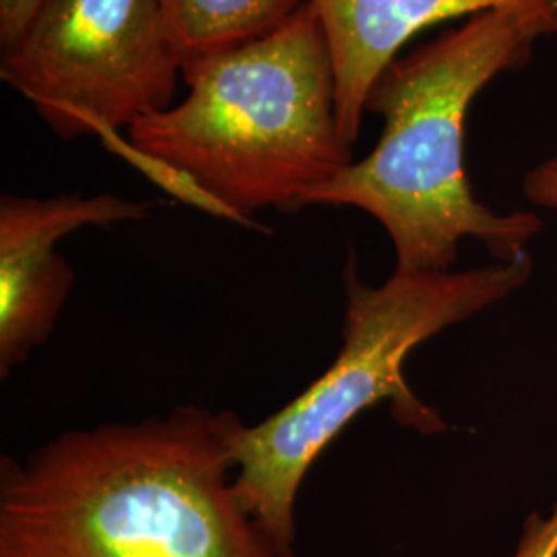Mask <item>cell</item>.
I'll return each instance as SVG.
<instances>
[{
  "instance_id": "cell-1",
  "label": "cell",
  "mask_w": 557,
  "mask_h": 557,
  "mask_svg": "<svg viewBox=\"0 0 557 557\" xmlns=\"http://www.w3.org/2000/svg\"><path fill=\"white\" fill-rule=\"evenodd\" d=\"M232 411L182 405L0 460V557H298L239 498Z\"/></svg>"
},
{
  "instance_id": "cell-2",
  "label": "cell",
  "mask_w": 557,
  "mask_h": 557,
  "mask_svg": "<svg viewBox=\"0 0 557 557\" xmlns=\"http://www.w3.org/2000/svg\"><path fill=\"white\" fill-rule=\"evenodd\" d=\"M557 36V0H524L479 13L398 57L374 85L366 112L384 120L379 145L306 207H354L379 221L398 271H453L460 244L478 239L492 259L529 255L543 230L531 211L498 213L465 172V124L479 94L524 69L539 41Z\"/></svg>"
},
{
  "instance_id": "cell-3",
  "label": "cell",
  "mask_w": 557,
  "mask_h": 557,
  "mask_svg": "<svg viewBox=\"0 0 557 557\" xmlns=\"http://www.w3.org/2000/svg\"><path fill=\"white\" fill-rule=\"evenodd\" d=\"M184 100L135 122L124 158L174 197L259 227V211L296 213L354 163L312 0L277 32L182 69Z\"/></svg>"
},
{
  "instance_id": "cell-4",
  "label": "cell",
  "mask_w": 557,
  "mask_h": 557,
  "mask_svg": "<svg viewBox=\"0 0 557 557\" xmlns=\"http://www.w3.org/2000/svg\"><path fill=\"white\" fill-rule=\"evenodd\" d=\"M533 273L531 255L467 271H398L366 285L354 260L345 269V320L335 361L283 409L248 425L236 418L230 448L244 506L278 539L296 543V502L314 460L366 409L391 403L393 418L419 434L446 423L405 380L421 343L518 292Z\"/></svg>"
},
{
  "instance_id": "cell-5",
  "label": "cell",
  "mask_w": 557,
  "mask_h": 557,
  "mask_svg": "<svg viewBox=\"0 0 557 557\" xmlns=\"http://www.w3.org/2000/svg\"><path fill=\"white\" fill-rule=\"evenodd\" d=\"M0 79L60 139L94 135L120 153L122 128L174 106L182 60L160 0H44L2 46Z\"/></svg>"
},
{
  "instance_id": "cell-6",
  "label": "cell",
  "mask_w": 557,
  "mask_h": 557,
  "mask_svg": "<svg viewBox=\"0 0 557 557\" xmlns=\"http://www.w3.org/2000/svg\"><path fill=\"white\" fill-rule=\"evenodd\" d=\"M149 202L116 195L0 199V376L9 379L54 333L75 285V271L57 252L83 227L145 220Z\"/></svg>"
},
{
  "instance_id": "cell-7",
  "label": "cell",
  "mask_w": 557,
  "mask_h": 557,
  "mask_svg": "<svg viewBox=\"0 0 557 557\" xmlns=\"http://www.w3.org/2000/svg\"><path fill=\"white\" fill-rule=\"evenodd\" d=\"M333 57L343 139L358 140L368 98L403 48L428 27L524 0H312Z\"/></svg>"
},
{
  "instance_id": "cell-8",
  "label": "cell",
  "mask_w": 557,
  "mask_h": 557,
  "mask_svg": "<svg viewBox=\"0 0 557 557\" xmlns=\"http://www.w3.org/2000/svg\"><path fill=\"white\" fill-rule=\"evenodd\" d=\"M306 0H160L182 69L260 40L283 27Z\"/></svg>"
},
{
  "instance_id": "cell-9",
  "label": "cell",
  "mask_w": 557,
  "mask_h": 557,
  "mask_svg": "<svg viewBox=\"0 0 557 557\" xmlns=\"http://www.w3.org/2000/svg\"><path fill=\"white\" fill-rule=\"evenodd\" d=\"M512 557H557V502L549 515L527 518Z\"/></svg>"
},
{
  "instance_id": "cell-10",
  "label": "cell",
  "mask_w": 557,
  "mask_h": 557,
  "mask_svg": "<svg viewBox=\"0 0 557 557\" xmlns=\"http://www.w3.org/2000/svg\"><path fill=\"white\" fill-rule=\"evenodd\" d=\"M522 193L539 209L557 211V153L529 170L522 180Z\"/></svg>"
},
{
  "instance_id": "cell-11",
  "label": "cell",
  "mask_w": 557,
  "mask_h": 557,
  "mask_svg": "<svg viewBox=\"0 0 557 557\" xmlns=\"http://www.w3.org/2000/svg\"><path fill=\"white\" fill-rule=\"evenodd\" d=\"M44 0H0V46L17 40Z\"/></svg>"
}]
</instances>
